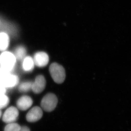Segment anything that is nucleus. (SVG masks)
<instances>
[{"instance_id":"10","label":"nucleus","mask_w":131,"mask_h":131,"mask_svg":"<svg viewBox=\"0 0 131 131\" xmlns=\"http://www.w3.org/2000/svg\"><path fill=\"white\" fill-rule=\"evenodd\" d=\"M34 61L32 58L30 56H27L24 59L22 67L23 69L26 72H31L34 69Z\"/></svg>"},{"instance_id":"14","label":"nucleus","mask_w":131,"mask_h":131,"mask_svg":"<svg viewBox=\"0 0 131 131\" xmlns=\"http://www.w3.org/2000/svg\"><path fill=\"white\" fill-rule=\"evenodd\" d=\"M21 128V126L18 124L15 123H12L8 124L5 126L4 131H19Z\"/></svg>"},{"instance_id":"16","label":"nucleus","mask_w":131,"mask_h":131,"mask_svg":"<svg viewBox=\"0 0 131 131\" xmlns=\"http://www.w3.org/2000/svg\"><path fill=\"white\" fill-rule=\"evenodd\" d=\"M6 88H5L3 85L0 83V95L5 94L6 92Z\"/></svg>"},{"instance_id":"5","label":"nucleus","mask_w":131,"mask_h":131,"mask_svg":"<svg viewBox=\"0 0 131 131\" xmlns=\"http://www.w3.org/2000/svg\"><path fill=\"white\" fill-rule=\"evenodd\" d=\"M19 112L18 109L14 106L9 107L6 110L3 116L2 120L6 124L14 123L18 119Z\"/></svg>"},{"instance_id":"12","label":"nucleus","mask_w":131,"mask_h":131,"mask_svg":"<svg viewBox=\"0 0 131 131\" xmlns=\"http://www.w3.org/2000/svg\"><path fill=\"white\" fill-rule=\"evenodd\" d=\"M26 53V50L24 47L19 46L15 49L14 55L15 56L16 59L21 60L25 58Z\"/></svg>"},{"instance_id":"1","label":"nucleus","mask_w":131,"mask_h":131,"mask_svg":"<svg viewBox=\"0 0 131 131\" xmlns=\"http://www.w3.org/2000/svg\"><path fill=\"white\" fill-rule=\"evenodd\" d=\"M18 82L19 78L17 76L0 68V83L5 88L14 87L18 84Z\"/></svg>"},{"instance_id":"8","label":"nucleus","mask_w":131,"mask_h":131,"mask_svg":"<svg viewBox=\"0 0 131 131\" xmlns=\"http://www.w3.org/2000/svg\"><path fill=\"white\" fill-rule=\"evenodd\" d=\"M46 81L43 75H40L35 78L34 83H32V90L36 94L40 93L42 92L45 88Z\"/></svg>"},{"instance_id":"9","label":"nucleus","mask_w":131,"mask_h":131,"mask_svg":"<svg viewBox=\"0 0 131 131\" xmlns=\"http://www.w3.org/2000/svg\"><path fill=\"white\" fill-rule=\"evenodd\" d=\"M32 98L28 96H23L20 97L17 101V106L18 109L22 111L28 110L32 105Z\"/></svg>"},{"instance_id":"19","label":"nucleus","mask_w":131,"mask_h":131,"mask_svg":"<svg viewBox=\"0 0 131 131\" xmlns=\"http://www.w3.org/2000/svg\"><path fill=\"white\" fill-rule=\"evenodd\" d=\"M0 23H1V21H0Z\"/></svg>"},{"instance_id":"13","label":"nucleus","mask_w":131,"mask_h":131,"mask_svg":"<svg viewBox=\"0 0 131 131\" xmlns=\"http://www.w3.org/2000/svg\"><path fill=\"white\" fill-rule=\"evenodd\" d=\"M32 83L31 81L23 82L19 86L18 90L20 92H25L32 90Z\"/></svg>"},{"instance_id":"15","label":"nucleus","mask_w":131,"mask_h":131,"mask_svg":"<svg viewBox=\"0 0 131 131\" xmlns=\"http://www.w3.org/2000/svg\"><path fill=\"white\" fill-rule=\"evenodd\" d=\"M9 99L7 96L4 95H0V110L8 106Z\"/></svg>"},{"instance_id":"7","label":"nucleus","mask_w":131,"mask_h":131,"mask_svg":"<svg viewBox=\"0 0 131 131\" xmlns=\"http://www.w3.org/2000/svg\"><path fill=\"white\" fill-rule=\"evenodd\" d=\"M43 116V111L38 106H35L27 114L26 118L28 122H35L40 120Z\"/></svg>"},{"instance_id":"3","label":"nucleus","mask_w":131,"mask_h":131,"mask_svg":"<svg viewBox=\"0 0 131 131\" xmlns=\"http://www.w3.org/2000/svg\"><path fill=\"white\" fill-rule=\"evenodd\" d=\"M16 58L14 54L10 52H4L0 56V65L1 68L10 72L14 69Z\"/></svg>"},{"instance_id":"17","label":"nucleus","mask_w":131,"mask_h":131,"mask_svg":"<svg viewBox=\"0 0 131 131\" xmlns=\"http://www.w3.org/2000/svg\"><path fill=\"white\" fill-rule=\"evenodd\" d=\"M19 131H30V129H29V128L27 126H22L21 127L20 130Z\"/></svg>"},{"instance_id":"2","label":"nucleus","mask_w":131,"mask_h":131,"mask_svg":"<svg viewBox=\"0 0 131 131\" xmlns=\"http://www.w3.org/2000/svg\"><path fill=\"white\" fill-rule=\"evenodd\" d=\"M49 71L52 78L56 83L61 84L64 82L66 73L62 66L56 63H52L49 67Z\"/></svg>"},{"instance_id":"6","label":"nucleus","mask_w":131,"mask_h":131,"mask_svg":"<svg viewBox=\"0 0 131 131\" xmlns=\"http://www.w3.org/2000/svg\"><path fill=\"white\" fill-rule=\"evenodd\" d=\"M33 60L35 65L39 67H43L48 64L49 57L45 52H39L35 53Z\"/></svg>"},{"instance_id":"18","label":"nucleus","mask_w":131,"mask_h":131,"mask_svg":"<svg viewBox=\"0 0 131 131\" xmlns=\"http://www.w3.org/2000/svg\"><path fill=\"white\" fill-rule=\"evenodd\" d=\"M1 115H2V113H1V111L0 110V118L1 117Z\"/></svg>"},{"instance_id":"11","label":"nucleus","mask_w":131,"mask_h":131,"mask_svg":"<svg viewBox=\"0 0 131 131\" xmlns=\"http://www.w3.org/2000/svg\"><path fill=\"white\" fill-rule=\"evenodd\" d=\"M9 43V37L5 32L0 33V51L5 50L8 48Z\"/></svg>"},{"instance_id":"4","label":"nucleus","mask_w":131,"mask_h":131,"mask_svg":"<svg viewBox=\"0 0 131 131\" xmlns=\"http://www.w3.org/2000/svg\"><path fill=\"white\" fill-rule=\"evenodd\" d=\"M58 102V98L56 95L53 93H48L42 100L41 106L44 110L50 112L56 108Z\"/></svg>"}]
</instances>
